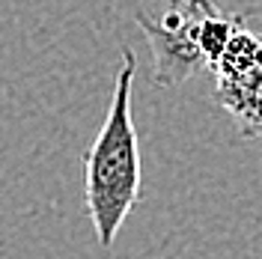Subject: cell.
I'll return each instance as SVG.
<instances>
[{"label": "cell", "mask_w": 262, "mask_h": 259, "mask_svg": "<svg viewBox=\"0 0 262 259\" xmlns=\"http://www.w3.org/2000/svg\"><path fill=\"white\" fill-rule=\"evenodd\" d=\"M134 72V51L122 48V66L116 72L104 125L83 152V203L101 247L116 242V232L140 197V146L131 116Z\"/></svg>", "instance_id": "cell-1"}, {"label": "cell", "mask_w": 262, "mask_h": 259, "mask_svg": "<svg viewBox=\"0 0 262 259\" xmlns=\"http://www.w3.org/2000/svg\"><path fill=\"white\" fill-rule=\"evenodd\" d=\"M212 9L217 6L167 0V9L158 18H149L143 12L134 15L155 60V69H152L155 87H176L209 69L200 48V18Z\"/></svg>", "instance_id": "cell-2"}, {"label": "cell", "mask_w": 262, "mask_h": 259, "mask_svg": "<svg viewBox=\"0 0 262 259\" xmlns=\"http://www.w3.org/2000/svg\"><path fill=\"white\" fill-rule=\"evenodd\" d=\"M212 72L221 107L245 137H262V36L238 27Z\"/></svg>", "instance_id": "cell-3"}, {"label": "cell", "mask_w": 262, "mask_h": 259, "mask_svg": "<svg viewBox=\"0 0 262 259\" xmlns=\"http://www.w3.org/2000/svg\"><path fill=\"white\" fill-rule=\"evenodd\" d=\"M238 27H245V18L242 15H221L217 9H212V12H206V15L200 18V48H203V57L209 63V72L217 63V57L227 51L229 39L235 36Z\"/></svg>", "instance_id": "cell-4"}, {"label": "cell", "mask_w": 262, "mask_h": 259, "mask_svg": "<svg viewBox=\"0 0 262 259\" xmlns=\"http://www.w3.org/2000/svg\"><path fill=\"white\" fill-rule=\"evenodd\" d=\"M188 3H200V6H214L212 0H188Z\"/></svg>", "instance_id": "cell-5"}]
</instances>
